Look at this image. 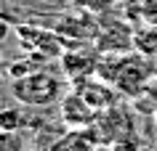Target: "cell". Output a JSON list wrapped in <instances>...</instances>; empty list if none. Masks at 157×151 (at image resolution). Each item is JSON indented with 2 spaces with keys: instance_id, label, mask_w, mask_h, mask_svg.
<instances>
[{
  "instance_id": "6da1fadb",
  "label": "cell",
  "mask_w": 157,
  "mask_h": 151,
  "mask_svg": "<svg viewBox=\"0 0 157 151\" xmlns=\"http://www.w3.org/2000/svg\"><path fill=\"white\" fill-rule=\"evenodd\" d=\"M11 90H13L19 103H27V106H51L61 95V80L56 74L45 72V69H35L29 74L13 80Z\"/></svg>"
},
{
  "instance_id": "7a4b0ae2",
  "label": "cell",
  "mask_w": 157,
  "mask_h": 151,
  "mask_svg": "<svg viewBox=\"0 0 157 151\" xmlns=\"http://www.w3.org/2000/svg\"><path fill=\"white\" fill-rule=\"evenodd\" d=\"M16 34L27 50H32L43 59H61L64 56V42L56 32H45L37 27H19Z\"/></svg>"
},
{
  "instance_id": "3957f363",
  "label": "cell",
  "mask_w": 157,
  "mask_h": 151,
  "mask_svg": "<svg viewBox=\"0 0 157 151\" xmlns=\"http://www.w3.org/2000/svg\"><path fill=\"white\" fill-rule=\"evenodd\" d=\"M61 117H64L67 125H72L75 130H80V127L93 125L99 119V111L93 109L77 90H72V93H67L64 98H61Z\"/></svg>"
},
{
  "instance_id": "277c9868",
  "label": "cell",
  "mask_w": 157,
  "mask_h": 151,
  "mask_svg": "<svg viewBox=\"0 0 157 151\" xmlns=\"http://www.w3.org/2000/svg\"><path fill=\"white\" fill-rule=\"evenodd\" d=\"M75 90L80 93L88 103H91L96 111H107V109H112L115 106V90L109 88V85H104V82H99V80H80V82L75 85Z\"/></svg>"
},
{
  "instance_id": "5b68a950",
  "label": "cell",
  "mask_w": 157,
  "mask_h": 151,
  "mask_svg": "<svg viewBox=\"0 0 157 151\" xmlns=\"http://www.w3.org/2000/svg\"><path fill=\"white\" fill-rule=\"evenodd\" d=\"M99 56L91 53V50H75V53H64L61 56V69H64L67 74L72 77V80H85V77L93 74V69L99 67Z\"/></svg>"
},
{
  "instance_id": "8992f818",
  "label": "cell",
  "mask_w": 157,
  "mask_h": 151,
  "mask_svg": "<svg viewBox=\"0 0 157 151\" xmlns=\"http://www.w3.org/2000/svg\"><path fill=\"white\" fill-rule=\"evenodd\" d=\"M133 48L141 50L144 56H155V53H157V27H152V29H147V32H139V34H136Z\"/></svg>"
},
{
  "instance_id": "52a82bcc",
  "label": "cell",
  "mask_w": 157,
  "mask_h": 151,
  "mask_svg": "<svg viewBox=\"0 0 157 151\" xmlns=\"http://www.w3.org/2000/svg\"><path fill=\"white\" fill-rule=\"evenodd\" d=\"M24 125V117L19 109H3L0 111V130H8V133H19Z\"/></svg>"
},
{
  "instance_id": "ba28073f",
  "label": "cell",
  "mask_w": 157,
  "mask_h": 151,
  "mask_svg": "<svg viewBox=\"0 0 157 151\" xmlns=\"http://www.w3.org/2000/svg\"><path fill=\"white\" fill-rule=\"evenodd\" d=\"M0 151H24V141L19 133L0 130Z\"/></svg>"
},
{
  "instance_id": "9c48e42d",
  "label": "cell",
  "mask_w": 157,
  "mask_h": 151,
  "mask_svg": "<svg viewBox=\"0 0 157 151\" xmlns=\"http://www.w3.org/2000/svg\"><path fill=\"white\" fill-rule=\"evenodd\" d=\"M75 5H80V8H88V11H99V8H107L112 5V0H72Z\"/></svg>"
},
{
  "instance_id": "30bf717a",
  "label": "cell",
  "mask_w": 157,
  "mask_h": 151,
  "mask_svg": "<svg viewBox=\"0 0 157 151\" xmlns=\"http://www.w3.org/2000/svg\"><path fill=\"white\" fill-rule=\"evenodd\" d=\"M144 16H147L152 24L157 21V0H149V3H147V11H144Z\"/></svg>"
},
{
  "instance_id": "8fae6325",
  "label": "cell",
  "mask_w": 157,
  "mask_h": 151,
  "mask_svg": "<svg viewBox=\"0 0 157 151\" xmlns=\"http://www.w3.org/2000/svg\"><path fill=\"white\" fill-rule=\"evenodd\" d=\"M8 34H11V27H8V21H3V19H0V42L6 40Z\"/></svg>"
},
{
  "instance_id": "7c38bea8",
  "label": "cell",
  "mask_w": 157,
  "mask_h": 151,
  "mask_svg": "<svg viewBox=\"0 0 157 151\" xmlns=\"http://www.w3.org/2000/svg\"><path fill=\"white\" fill-rule=\"evenodd\" d=\"M0 64H3V53H0Z\"/></svg>"
}]
</instances>
